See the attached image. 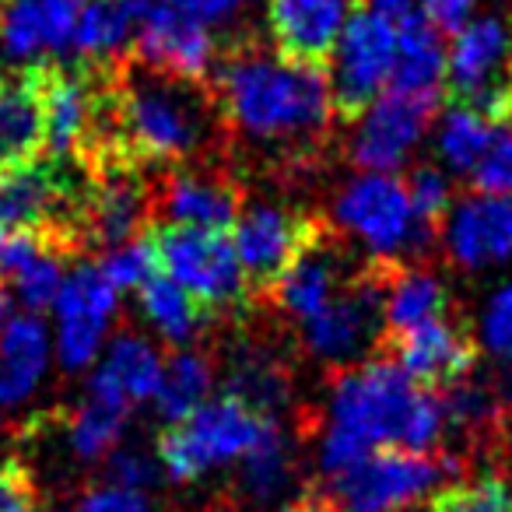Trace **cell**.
Returning <instances> with one entry per match:
<instances>
[{
	"instance_id": "obj_1",
	"label": "cell",
	"mask_w": 512,
	"mask_h": 512,
	"mask_svg": "<svg viewBox=\"0 0 512 512\" xmlns=\"http://www.w3.org/2000/svg\"><path fill=\"white\" fill-rule=\"evenodd\" d=\"M214 81L221 120L253 148L299 162L327 141L337 113L327 67L242 46L228 53Z\"/></svg>"
},
{
	"instance_id": "obj_2",
	"label": "cell",
	"mask_w": 512,
	"mask_h": 512,
	"mask_svg": "<svg viewBox=\"0 0 512 512\" xmlns=\"http://www.w3.org/2000/svg\"><path fill=\"white\" fill-rule=\"evenodd\" d=\"M442 432L446 411L439 393L414 383L393 358H365L330 383L320 470L334 481L376 449L432 453Z\"/></svg>"
},
{
	"instance_id": "obj_3",
	"label": "cell",
	"mask_w": 512,
	"mask_h": 512,
	"mask_svg": "<svg viewBox=\"0 0 512 512\" xmlns=\"http://www.w3.org/2000/svg\"><path fill=\"white\" fill-rule=\"evenodd\" d=\"M271 432H278V421L221 393L186 421L165 425L155 442V460L169 481L193 484L214 470L239 467Z\"/></svg>"
},
{
	"instance_id": "obj_4",
	"label": "cell",
	"mask_w": 512,
	"mask_h": 512,
	"mask_svg": "<svg viewBox=\"0 0 512 512\" xmlns=\"http://www.w3.org/2000/svg\"><path fill=\"white\" fill-rule=\"evenodd\" d=\"M334 221L383 267H400L404 256L428 249L435 235L414 218L404 179L379 172H358L337 190Z\"/></svg>"
},
{
	"instance_id": "obj_5",
	"label": "cell",
	"mask_w": 512,
	"mask_h": 512,
	"mask_svg": "<svg viewBox=\"0 0 512 512\" xmlns=\"http://www.w3.org/2000/svg\"><path fill=\"white\" fill-rule=\"evenodd\" d=\"M460 470L456 456L376 449L348 474L330 481V502L337 512H407L435 498L446 477Z\"/></svg>"
},
{
	"instance_id": "obj_6",
	"label": "cell",
	"mask_w": 512,
	"mask_h": 512,
	"mask_svg": "<svg viewBox=\"0 0 512 512\" xmlns=\"http://www.w3.org/2000/svg\"><path fill=\"white\" fill-rule=\"evenodd\" d=\"M151 239H155L158 271L169 281H176L200 309L225 313V309L242 306L249 281L242 274V264L235 256L228 232L158 225L151 228Z\"/></svg>"
},
{
	"instance_id": "obj_7",
	"label": "cell",
	"mask_w": 512,
	"mask_h": 512,
	"mask_svg": "<svg viewBox=\"0 0 512 512\" xmlns=\"http://www.w3.org/2000/svg\"><path fill=\"white\" fill-rule=\"evenodd\" d=\"M446 85L460 106L495 127H512V32L498 18H474L449 43Z\"/></svg>"
},
{
	"instance_id": "obj_8",
	"label": "cell",
	"mask_w": 512,
	"mask_h": 512,
	"mask_svg": "<svg viewBox=\"0 0 512 512\" xmlns=\"http://www.w3.org/2000/svg\"><path fill=\"white\" fill-rule=\"evenodd\" d=\"M442 106V92H400L386 88L362 116H355L348 155L358 172L397 176L425 134L432 130Z\"/></svg>"
},
{
	"instance_id": "obj_9",
	"label": "cell",
	"mask_w": 512,
	"mask_h": 512,
	"mask_svg": "<svg viewBox=\"0 0 512 512\" xmlns=\"http://www.w3.org/2000/svg\"><path fill=\"white\" fill-rule=\"evenodd\" d=\"M120 316V292L99 264H74L53 302V355L64 372H85L99 362Z\"/></svg>"
},
{
	"instance_id": "obj_10",
	"label": "cell",
	"mask_w": 512,
	"mask_h": 512,
	"mask_svg": "<svg viewBox=\"0 0 512 512\" xmlns=\"http://www.w3.org/2000/svg\"><path fill=\"white\" fill-rule=\"evenodd\" d=\"M397 67V22L362 8L344 29L334 57L327 60V81L334 109L344 120L362 116L386 88Z\"/></svg>"
},
{
	"instance_id": "obj_11",
	"label": "cell",
	"mask_w": 512,
	"mask_h": 512,
	"mask_svg": "<svg viewBox=\"0 0 512 512\" xmlns=\"http://www.w3.org/2000/svg\"><path fill=\"white\" fill-rule=\"evenodd\" d=\"M383 292L386 267L376 264L351 278L320 316L302 323V344L309 355L323 365H341V369L365 362L383 330Z\"/></svg>"
},
{
	"instance_id": "obj_12",
	"label": "cell",
	"mask_w": 512,
	"mask_h": 512,
	"mask_svg": "<svg viewBox=\"0 0 512 512\" xmlns=\"http://www.w3.org/2000/svg\"><path fill=\"white\" fill-rule=\"evenodd\" d=\"M323 228L288 204L253 200L242 204L232 225V246L249 288H274V281L306 253Z\"/></svg>"
},
{
	"instance_id": "obj_13",
	"label": "cell",
	"mask_w": 512,
	"mask_h": 512,
	"mask_svg": "<svg viewBox=\"0 0 512 512\" xmlns=\"http://www.w3.org/2000/svg\"><path fill=\"white\" fill-rule=\"evenodd\" d=\"M88 172H92V186H88L81 239L106 253L144 235L148 214L155 211V193L137 176L134 162H102Z\"/></svg>"
},
{
	"instance_id": "obj_14",
	"label": "cell",
	"mask_w": 512,
	"mask_h": 512,
	"mask_svg": "<svg viewBox=\"0 0 512 512\" xmlns=\"http://www.w3.org/2000/svg\"><path fill=\"white\" fill-rule=\"evenodd\" d=\"M267 32L281 57L327 67L362 0H264Z\"/></svg>"
},
{
	"instance_id": "obj_15",
	"label": "cell",
	"mask_w": 512,
	"mask_h": 512,
	"mask_svg": "<svg viewBox=\"0 0 512 512\" xmlns=\"http://www.w3.org/2000/svg\"><path fill=\"white\" fill-rule=\"evenodd\" d=\"M102 74V71H99ZM92 67L43 64V113H46V151L57 162L81 155L92 141L99 116L102 85Z\"/></svg>"
},
{
	"instance_id": "obj_16",
	"label": "cell",
	"mask_w": 512,
	"mask_h": 512,
	"mask_svg": "<svg viewBox=\"0 0 512 512\" xmlns=\"http://www.w3.org/2000/svg\"><path fill=\"white\" fill-rule=\"evenodd\" d=\"M214 57H218V43H214L211 29L162 8L155 0V8L148 11L141 25V36H137L130 60L158 74H169V78L207 85L214 71Z\"/></svg>"
},
{
	"instance_id": "obj_17",
	"label": "cell",
	"mask_w": 512,
	"mask_h": 512,
	"mask_svg": "<svg viewBox=\"0 0 512 512\" xmlns=\"http://www.w3.org/2000/svg\"><path fill=\"white\" fill-rule=\"evenodd\" d=\"M442 246L463 271H488L512 260V200L470 197L456 200L442 221Z\"/></svg>"
},
{
	"instance_id": "obj_18",
	"label": "cell",
	"mask_w": 512,
	"mask_h": 512,
	"mask_svg": "<svg viewBox=\"0 0 512 512\" xmlns=\"http://www.w3.org/2000/svg\"><path fill=\"white\" fill-rule=\"evenodd\" d=\"M162 369L165 358L151 337L137 334V330H120L95 362L85 397L134 414L141 404L155 400Z\"/></svg>"
},
{
	"instance_id": "obj_19",
	"label": "cell",
	"mask_w": 512,
	"mask_h": 512,
	"mask_svg": "<svg viewBox=\"0 0 512 512\" xmlns=\"http://www.w3.org/2000/svg\"><path fill=\"white\" fill-rule=\"evenodd\" d=\"M88 0H11L0 15V46L18 67L43 64V57L71 50L74 29Z\"/></svg>"
},
{
	"instance_id": "obj_20",
	"label": "cell",
	"mask_w": 512,
	"mask_h": 512,
	"mask_svg": "<svg viewBox=\"0 0 512 512\" xmlns=\"http://www.w3.org/2000/svg\"><path fill=\"white\" fill-rule=\"evenodd\" d=\"M155 204L165 214V225L204 228V232H228L242 211L232 179L204 169V165L172 169L158 186Z\"/></svg>"
},
{
	"instance_id": "obj_21",
	"label": "cell",
	"mask_w": 512,
	"mask_h": 512,
	"mask_svg": "<svg viewBox=\"0 0 512 512\" xmlns=\"http://www.w3.org/2000/svg\"><path fill=\"white\" fill-rule=\"evenodd\" d=\"M390 358L425 390H435V386L449 390L470 376L477 362V344L467 330L442 316V320L393 337Z\"/></svg>"
},
{
	"instance_id": "obj_22",
	"label": "cell",
	"mask_w": 512,
	"mask_h": 512,
	"mask_svg": "<svg viewBox=\"0 0 512 512\" xmlns=\"http://www.w3.org/2000/svg\"><path fill=\"white\" fill-rule=\"evenodd\" d=\"M46 151L43 64L0 74V172L25 169Z\"/></svg>"
},
{
	"instance_id": "obj_23",
	"label": "cell",
	"mask_w": 512,
	"mask_h": 512,
	"mask_svg": "<svg viewBox=\"0 0 512 512\" xmlns=\"http://www.w3.org/2000/svg\"><path fill=\"white\" fill-rule=\"evenodd\" d=\"M155 0H88L71 50L92 71H120L134 57L137 36Z\"/></svg>"
},
{
	"instance_id": "obj_24",
	"label": "cell",
	"mask_w": 512,
	"mask_h": 512,
	"mask_svg": "<svg viewBox=\"0 0 512 512\" xmlns=\"http://www.w3.org/2000/svg\"><path fill=\"white\" fill-rule=\"evenodd\" d=\"M351 278H344V253L327 242V235H316V242L306 253L274 281V302L281 306V313L292 320L306 323L313 316H320L330 302L341 295V288Z\"/></svg>"
},
{
	"instance_id": "obj_25",
	"label": "cell",
	"mask_w": 512,
	"mask_h": 512,
	"mask_svg": "<svg viewBox=\"0 0 512 512\" xmlns=\"http://www.w3.org/2000/svg\"><path fill=\"white\" fill-rule=\"evenodd\" d=\"M53 362V330L43 316H11L0 334V414L15 411L46 379Z\"/></svg>"
},
{
	"instance_id": "obj_26",
	"label": "cell",
	"mask_w": 512,
	"mask_h": 512,
	"mask_svg": "<svg viewBox=\"0 0 512 512\" xmlns=\"http://www.w3.org/2000/svg\"><path fill=\"white\" fill-rule=\"evenodd\" d=\"M446 309H449V292L439 274L425 271V267H386L383 327L393 337L442 320Z\"/></svg>"
},
{
	"instance_id": "obj_27",
	"label": "cell",
	"mask_w": 512,
	"mask_h": 512,
	"mask_svg": "<svg viewBox=\"0 0 512 512\" xmlns=\"http://www.w3.org/2000/svg\"><path fill=\"white\" fill-rule=\"evenodd\" d=\"M446 64V36L421 11L397 22V67H393L390 88H400V92H442Z\"/></svg>"
},
{
	"instance_id": "obj_28",
	"label": "cell",
	"mask_w": 512,
	"mask_h": 512,
	"mask_svg": "<svg viewBox=\"0 0 512 512\" xmlns=\"http://www.w3.org/2000/svg\"><path fill=\"white\" fill-rule=\"evenodd\" d=\"M214 390V365L207 355L193 348L176 351L172 358H165L162 379H158V393H155V414L165 425H179L190 414H197L200 407L211 400Z\"/></svg>"
},
{
	"instance_id": "obj_29",
	"label": "cell",
	"mask_w": 512,
	"mask_h": 512,
	"mask_svg": "<svg viewBox=\"0 0 512 512\" xmlns=\"http://www.w3.org/2000/svg\"><path fill=\"white\" fill-rule=\"evenodd\" d=\"M137 306H141V316L151 330H155L162 341L176 344V351L193 348V341L204 330V320L211 313L200 309L176 281H169L165 274H155L148 285L137 292Z\"/></svg>"
},
{
	"instance_id": "obj_30",
	"label": "cell",
	"mask_w": 512,
	"mask_h": 512,
	"mask_svg": "<svg viewBox=\"0 0 512 512\" xmlns=\"http://www.w3.org/2000/svg\"><path fill=\"white\" fill-rule=\"evenodd\" d=\"M495 134H498V127L488 116L453 102V106L435 120V155H439V162L446 165L449 172L470 176L474 165L481 162V155L488 151V144L495 141Z\"/></svg>"
},
{
	"instance_id": "obj_31",
	"label": "cell",
	"mask_w": 512,
	"mask_h": 512,
	"mask_svg": "<svg viewBox=\"0 0 512 512\" xmlns=\"http://www.w3.org/2000/svg\"><path fill=\"white\" fill-rule=\"evenodd\" d=\"M130 414L113 404H102L95 397H85L67 418V449L78 463H106L109 453L120 446L127 432Z\"/></svg>"
},
{
	"instance_id": "obj_32",
	"label": "cell",
	"mask_w": 512,
	"mask_h": 512,
	"mask_svg": "<svg viewBox=\"0 0 512 512\" xmlns=\"http://www.w3.org/2000/svg\"><path fill=\"white\" fill-rule=\"evenodd\" d=\"M228 397L242 400L253 411L274 414L288 404V379L267 355H235L228 365Z\"/></svg>"
},
{
	"instance_id": "obj_33",
	"label": "cell",
	"mask_w": 512,
	"mask_h": 512,
	"mask_svg": "<svg viewBox=\"0 0 512 512\" xmlns=\"http://www.w3.org/2000/svg\"><path fill=\"white\" fill-rule=\"evenodd\" d=\"M292 481V449L285 432H271L246 460L239 463V491L249 502H271Z\"/></svg>"
},
{
	"instance_id": "obj_34",
	"label": "cell",
	"mask_w": 512,
	"mask_h": 512,
	"mask_svg": "<svg viewBox=\"0 0 512 512\" xmlns=\"http://www.w3.org/2000/svg\"><path fill=\"white\" fill-rule=\"evenodd\" d=\"M64 253L57 242H46L39 253H32L22 267L8 278L11 285V299H18L25 306V313L39 316L43 309H53L60 295V285L67 278V267H64Z\"/></svg>"
},
{
	"instance_id": "obj_35",
	"label": "cell",
	"mask_w": 512,
	"mask_h": 512,
	"mask_svg": "<svg viewBox=\"0 0 512 512\" xmlns=\"http://www.w3.org/2000/svg\"><path fill=\"white\" fill-rule=\"evenodd\" d=\"M99 267L116 292H141L155 274H162L158 271V253H155V239H151V232L137 235V239L123 242V246L106 249L102 260H99Z\"/></svg>"
},
{
	"instance_id": "obj_36",
	"label": "cell",
	"mask_w": 512,
	"mask_h": 512,
	"mask_svg": "<svg viewBox=\"0 0 512 512\" xmlns=\"http://www.w3.org/2000/svg\"><path fill=\"white\" fill-rule=\"evenodd\" d=\"M428 512H512V491L498 474H481L474 481L446 484Z\"/></svg>"
},
{
	"instance_id": "obj_37",
	"label": "cell",
	"mask_w": 512,
	"mask_h": 512,
	"mask_svg": "<svg viewBox=\"0 0 512 512\" xmlns=\"http://www.w3.org/2000/svg\"><path fill=\"white\" fill-rule=\"evenodd\" d=\"M407 183V197H411L414 218H418L421 228L435 232V228L446 221V214L453 211V183L449 176L439 169V165H418L411 176L404 179Z\"/></svg>"
},
{
	"instance_id": "obj_38",
	"label": "cell",
	"mask_w": 512,
	"mask_h": 512,
	"mask_svg": "<svg viewBox=\"0 0 512 512\" xmlns=\"http://www.w3.org/2000/svg\"><path fill=\"white\" fill-rule=\"evenodd\" d=\"M477 337H481L484 351H491L498 362L512 365V281L498 285L488 295L481 309V323H477Z\"/></svg>"
},
{
	"instance_id": "obj_39",
	"label": "cell",
	"mask_w": 512,
	"mask_h": 512,
	"mask_svg": "<svg viewBox=\"0 0 512 512\" xmlns=\"http://www.w3.org/2000/svg\"><path fill=\"white\" fill-rule=\"evenodd\" d=\"M470 183L484 197L512 200V127H498L495 141L481 155V162L470 172Z\"/></svg>"
},
{
	"instance_id": "obj_40",
	"label": "cell",
	"mask_w": 512,
	"mask_h": 512,
	"mask_svg": "<svg viewBox=\"0 0 512 512\" xmlns=\"http://www.w3.org/2000/svg\"><path fill=\"white\" fill-rule=\"evenodd\" d=\"M442 411H446V428H467V432H474V428H484L495 418V397L484 386L463 379V383L449 386L442 393Z\"/></svg>"
},
{
	"instance_id": "obj_41",
	"label": "cell",
	"mask_w": 512,
	"mask_h": 512,
	"mask_svg": "<svg viewBox=\"0 0 512 512\" xmlns=\"http://www.w3.org/2000/svg\"><path fill=\"white\" fill-rule=\"evenodd\" d=\"M158 474H162L158 460L141 446H116L106 460V484H116V488L144 491Z\"/></svg>"
},
{
	"instance_id": "obj_42",
	"label": "cell",
	"mask_w": 512,
	"mask_h": 512,
	"mask_svg": "<svg viewBox=\"0 0 512 512\" xmlns=\"http://www.w3.org/2000/svg\"><path fill=\"white\" fill-rule=\"evenodd\" d=\"M158 4L214 32L221 25H232L246 11L249 0H158Z\"/></svg>"
},
{
	"instance_id": "obj_43",
	"label": "cell",
	"mask_w": 512,
	"mask_h": 512,
	"mask_svg": "<svg viewBox=\"0 0 512 512\" xmlns=\"http://www.w3.org/2000/svg\"><path fill=\"white\" fill-rule=\"evenodd\" d=\"M0 512H39L36 484L15 460H0Z\"/></svg>"
},
{
	"instance_id": "obj_44",
	"label": "cell",
	"mask_w": 512,
	"mask_h": 512,
	"mask_svg": "<svg viewBox=\"0 0 512 512\" xmlns=\"http://www.w3.org/2000/svg\"><path fill=\"white\" fill-rule=\"evenodd\" d=\"M78 512H155L151 498L144 491L134 488H116V484H95L92 491H85Z\"/></svg>"
},
{
	"instance_id": "obj_45",
	"label": "cell",
	"mask_w": 512,
	"mask_h": 512,
	"mask_svg": "<svg viewBox=\"0 0 512 512\" xmlns=\"http://www.w3.org/2000/svg\"><path fill=\"white\" fill-rule=\"evenodd\" d=\"M477 0H418V11L442 32V36H456L463 25L474 22Z\"/></svg>"
},
{
	"instance_id": "obj_46",
	"label": "cell",
	"mask_w": 512,
	"mask_h": 512,
	"mask_svg": "<svg viewBox=\"0 0 512 512\" xmlns=\"http://www.w3.org/2000/svg\"><path fill=\"white\" fill-rule=\"evenodd\" d=\"M365 8L376 11L379 18H390V22H404L407 15L418 11V0H365Z\"/></svg>"
},
{
	"instance_id": "obj_47",
	"label": "cell",
	"mask_w": 512,
	"mask_h": 512,
	"mask_svg": "<svg viewBox=\"0 0 512 512\" xmlns=\"http://www.w3.org/2000/svg\"><path fill=\"white\" fill-rule=\"evenodd\" d=\"M278 512H337L330 498H320V495H309V498H299L292 505H281Z\"/></svg>"
},
{
	"instance_id": "obj_48",
	"label": "cell",
	"mask_w": 512,
	"mask_h": 512,
	"mask_svg": "<svg viewBox=\"0 0 512 512\" xmlns=\"http://www.w3.org/2000/svg\"><path fill=\"white\" fill-rule=\"evenodd\" d=\"M11 288L4 285V281H0V334H4V327H8L11 323Z\"/></svg>"
},
{
	"instance_id": "obj_49",
	"label": "cell",
	"mask_w": 512,
	"mask_h": 512,
	"mask_svg": "<svg viewBox=\"0 0 512 512\" xmlns=\"http://www.w3.org/2000/svg\"><path fill=\"white\" fill-rule=\"evenodd\" d=\"M8 4H11V0H0V15H4V8H8Z\"/></svg>"
}]
</instances>
